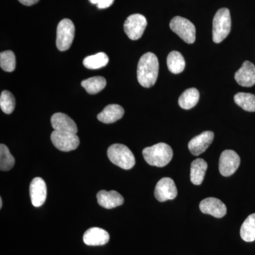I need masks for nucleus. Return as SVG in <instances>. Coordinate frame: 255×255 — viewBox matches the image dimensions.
I'll return each mask as SVG.
<instances>
[{"label": "nucleus", "mask_w": 255, "mask_h": 255, "mask_svg": "<svg viewBox=\"0 0 255 255\" xmlns=\"http://www.w3.org/2000/svg\"><path fill=\"white\" fill-rule=\"evenodd\" d=\"M147 24V19L143 15L132 14L127 18L124 23V31L130 39L135 41L141 38Z\"/></svg>", "instance_id": "6e6552de"}, {"label": "nucleus", "mask_w": 255, "mask_h": 255, "mask_svg": "<svg viewBox=\"0 0 255 255\" xmlns=\"http://www.w3.org/2000/svg\"><path fill=\"white\" fill-rule=\"evenodd\" d=\"M107 155L112 163L124 169H132L135 164V157L130 149L123 144H114L107 150Z\"/></svg>", "instance_id": "7ed1b4c3"}, {"label": "nucleus", "mask_w": 255, "mask_h": 255, "mask_svg": "<svg viewBox=\"0 0 255 255\" xmlns=\"http://www.w3.org/2000/svg\"><path fill=\"white\" fill-rule=\"evenodd\" d=\"M240 164L241 158L235 151H223L219 159L220 173L224 177H230L236 172Z\"/></svg>", "instance_id": "1a4fd4ad"}, {"label": "nucleus", "mask_w": 255, "mask_h": 255, "mask_svg": "<svg viewBox=\"0 0 255 255\" xmlns=\"http://www.w3.org/2000/svg\"><path fill=\"white\" fill-rule=\"evenodd\" d=\"M235 79L242 87H250L255 85V66L251 62L245 61L235 74Z\"/></svg>", "instance_id": "4468645a"}, {"label": "nucleus", "mask_w": 255, "mask_h": 255, "mask_svg": "<svg viewBox=\"0 0 255 255\" xmlns=\"http://www.w3.org/2000/svg\"><path fill=\"white\" fill-rule=\"evenodd\" d=\"M142 155L147 164L155 167H163L172 160L173 150L164 142H159L142 150Z\"/></svg>", "instance_id": "f03ea898"}, {"label": "nucleus", "mask_w": 255, "mask_h": 255, "mask_svg": "<svg viewBox=\"0 0 255 255\" xmlns=\"http://www.w3.org/2000/svg\"><path fill=\"white\" fill-rule=\"evenodd\" d=\"M52 143L57 149L63 152H70L78 148L80 139L77 134L54 130L50 135Z\"/></svg>", "instance_id": "0eeeda50"}, {"label": "nucleus", "mask_w": 255, "mask_h": 255, "mask_svg": "<svg viewBox=\"0 0 255 255\" xmlns=\"http://www.w3.org/2000/svg\"><path fill=\"white\" fill-rule=\"evenodd\" d=\"M92 4L97 5L99 9H107L113 4L114 0H89Z\"/></svg>", "instance_id": "c85d7f7f"}, {"label": "nucleus", "mask_w": 255, "mask_h": 255, "mask_svg": "<svg viewBox=\"0 0 255 255\" xmlns=\"http://www.w3.org/2000/svg\"><path fill=\"white\" fill-rule=\"evenodd\" d=\"M177 196V187L171 178L164 177L157 182L155 189V196L159 202L173 200Z\"/></svg>", "instance_id": "9d476101"}, {"label": "nucleus", "mask_w": 255, "mask_h": 255, "mask_svg": "<svg viewBox=\"0 0 255 255\" xmlns=\"http://www.w3.org/2000/svg\"><path fill=\"white\" fill-rule=\"evenodd\" d=\"M159 73V62L154 53H146L137 64V81L142 87L150 88L157 82Z\"/></svg>", "instance_id": "f257e3e1"}, {"label": "nucleus", "mask_w": 255, "mask_h": 255, "mask_svg": "<svg viewBox=\"0 0 255 255\" xmlns=\"http://www.w3.org/2000/svg\"><path fill=\"white\" fill-rule=\"evenodd\" d=\"M30 197L35 207H40L44 204L47 197L46 182L41 177H36L30 184Z\"/></svg>", "instance_id": "ddd939ff"}, {"label": "nucleus", "mask_w": 255, "mask_h": 255, "mask_svg": "<svg viewBox=\"0 0 255 255\" xmlns=\"http://www.w3.org/2000/svg\"><path fill=\"white\" fill-rule=\"evenodd\" d=\"M75 28L73 21L64 18L58 23L56 31V46L60 51H65L71 46L75 38Z\"/></svg>", "instance_id": "39448f33"}, {"label": "nucleus", "mask_w": 255, "mask_h": 255, "mask_svg": "<svg viewBox=\"0 0 255 255\" xmlns=\"http://www.w3.org/2000/svg\"><path fill=\"white\" fill-rule=\"evenodd\" d=\"M97 201L102 207L107 209H112L124 204L123 196L116 191H99L97 195Z\"/></svg>", "instance_id": "f3484780"}, {"label": "nucleus", "mask_w": 255, "mask_h": 255, "mask_svg": "<svg viewBox=\"0 0 255 255\" xmlns=\"http://www.w3.org/2000/svg\"><path fill=\"white\" fill-rule=\"evenodd\" d=\"M2 207V199L1 198H0V208Z\"/></svg>", "instance_id": "7c9ffc66"}, {"label": "nucleus", "mask_w": 255, "mask_h": 255, "mask_svg": "<svg viewBox=\"0 0 255 255\" xmlns=\"http://www.w3.org/2000/svg\"><path fill=\"white\" fill-rule=\"evenodd\" d=\"M109 57L103 52L95 55L87 56L83 60V65L85 68L90 70H97L105 67L109 63Z\"/></svg>", "instance_id": "5701e85b"}, {"label": "nucleus", "mask_w": 255, "mask_h": 255, "mask_svg": "<svg viewBox=\"0 0 255 255\" xmlns=\"http://www.w3.org/2000/svg\"><path fill=\"white\" fill-rule=\"evenodd\" d=\"M207 169V162L204 159L199 158L193 161L191 164V182L194 185H200L202 184Z\"/></svg>", "instance_id": "6ab92c4d"}, {"label": "nucleus", "mask_w": 255, "mask_h": 255, "mask_svg": "<svg viewBox=\"0 0 255 255\" xmlns=\"http://www.w3.org/2000/svg\"><path fill=\"white\" fill-rule=\"evenodd\" d=\"M235 102L243 110L249 112H255V95L251 93L239 92L234 97Z\"/></svg>", "instance_id": "393cba45"}, {"label": "nucleus", "mask_w": 255, "mask_h": 255, "mask_svg": "<svg viewBox=\"0 0 255 255\" xmlns=\"http://www.w3.org/2000/svg\"><path fill=\"white\" fill-rule=\"evenodd\" d=\"M15 164L14 157L10 153L9 148L4 144L0 145V169L9 171Z\"/></svg>", "instance_id": "a878e982"}, {"label": "nucleus", "mask_w": 255, "mask_h": 255, "mask_svg": "<svg viewBox=\"0 0 255 255\" xmlns=\"http://www.w3.org/2000/svg\"><path fill=\"white\" fill-rule=\"evenodd\" d=\"M171 30L189 44L196 41V28L194 23L182 16H175L169 23Z\"/></svg>", "instance_id": "423d86ee"}, {"label": "nucleus", "mask_w": 255, "mask_h": 255, "mask_svg": "<svg viewBox=\"0 0 255 255\" xmlns=\"http://www.w3.org/2000/svg\"><path fill=\"white\" fill-rule=\"evenodd\" d=\"M231 30V13L227 8L218 10L213 19V41L219 43L226 39Z\"/></svg>", "instance_id": "20e7f679"}, {"label": "nucleus", "mask_w": 255, "mask_h": 255, "mask_svg": "<svg viewBox=\"0 0 255 255\" xmlns=\"http://www.w3.org/2000/svg\"><path fill=\"white\" fill-rule=\"evenodd\" d=\"M52 127L54 130L60 132H72L77 134L78 127L73 119L63 113H56L50 119Z\"/></svg>", "instance_id": "2eb2a0df"}, {"label": "nucleus", "mask_w": 255, "mask_h": 255, "mask_svg": "<svg viewBox=\"0 0 255 255\" xmlns=\"http://www.w3.org/2000/svg\"><path fill=\"white\" fill-rule=\"evenodd\" d=\"M199 209L204 214L211 215L218 219L224 217L227 213L226 205L219 199L214 197L206 198L201 201Z\"/></svg>", "instance_id": "f8f14e48"}, {"label": "nucleus", "mask_w": 255, "mask_h": 255, "mask_svg": "<svg viewBox=\"0 0 255 255\" xmlns=\"http://www.w3.org/2000/svg\"><path fill=\"white\" fill-rule=\"evenodd\" d=\"M167 64L169 71L174 74L182 73L186 65L185 60L182 55L174 50L169 53L167 56Z\"/></svg>", "instance_id": "412c9836"}, {"label": "nucleus", "mask_w": 255, "mask_h": 255, "mask_svg": "<svg viewBox=\"0 0 255 255\" xmlns=\"http://www.w3.org/2000/svg\"><path fill=\"white\" fill-rule=\"evenodd\" d=\"M0 66L5 72L14 71L16 68V58L11 50H6L0 53Z\"/></svg>", "instance_id": "bb28decb"}, {"label": "nucleus", "mask_w": 255, "mask_h": 255, "mask_svg": "<svg viewBox=\"0 0 255 255\" xmlns=\"http://www.w3.org/2000/svg\"><path fill=\"white\" fill-rule=\"evenodd\" d=\"M110 238V234L105 230L94 227L87 230L85 233L83 241L87 246H100L107 244Z\"/></svg>", "instance_id": "dca6fc26"}, {"label": "nucleus", "mask_w": 255, "mask_h": 255, "mask_svg": "<svg viewBox=\"0 0 255 255\" xmlns=\"http://www.w3.org/2000/svg\"><path fill=\"white\" fill-rule=\"evenodd\" d=\"M214 132L207 130L193 137L188 144V147L192 155L198 156L207 150L208 147L214 141Z\"/></svg>", "instance_id": "9b49d317"}, {"label": "nucleus", "mask_w": 255, "mask_h": 255, "mask_svg": "<svg viewBox=\"0 0 255 255\" xmlns=\"http://www.w3.org/2000/svg\"><path fill=\"white\" fill-rule=\"evenodd\" d=\"M199 92L196 88H190L185 90L179 98V107L184 110L194 108L199 101Z\"/></svg>", "instance_id": "aec40b11"}, {"label": "nucleus", "mask_w": 255, "mask_h": 255, "mask_svg": "<svg viewBox=\"0 0 255 255\" xmlns=\"http://www.w3.org/2000/svg\"><path fill=\"white\" fill-rule=\"evenodd\" d=\"M124 115L123 107L119 105L107 106L97 116V119L104 124H113L122 118Z\"/></svg>", "instance_id": "a211bd4d"}, {"label": "nucleus", "mask_w": 255, "mask_h": 255, "mask_svg": "<svg viewBox=\"0 0 255 255\" xmlns=\"http://www.w3.org/2000/svg\"><path fill=\"white\" fill-rule=\"evenodd\" d=\"M18 1L25 6H32L38 3L39 0H18Z\"/></svg>", "instance_id": "c756f323"}, {"label": "nucleus", "mask_w": 255, "mask_h": 255, "mask_svg": "<svg viewBox=\"0 0 255 255\" xmlns=\"http://www.w3.org/2000/svg\"><path fill=\"white\" fill-rule=\"evenodd\" d=\"M241 236L248 243L255 241V214L250 215L242 225Z\"/></svg>", "instance_id": "b1692460"}, {"label": "nucleus", "mask_w": 255, "mask_h": 255, "mask_svg": "<svg viewBox=\"0 0 255 255\" xmlns=\"http://www.w3.org/2000/svg\"><path fill=\"white\" fill-rule=\"evenodd\" d=\"M0 107L4 113L10 114L15 109V98L14 95L9 91L4 90L0 96Z\"/></svg>", "instance_id": "cd10ccee"}, {"label": "nucleus", "mask_w": 255, "mask_h": 255, "mask_svg": "<svg viewBox=\"0 0 255 255\" xmlns=\"http://www.w3.org/2000/svg\"><path fill=\"white\" fill-rule=\"evenodd\" d=\"M81 85L90 95H96L103 90L107 85V80L103 77H93L83 80Z\"/></svg>", "instance_id": "4be33fe9"}]
</instances>
